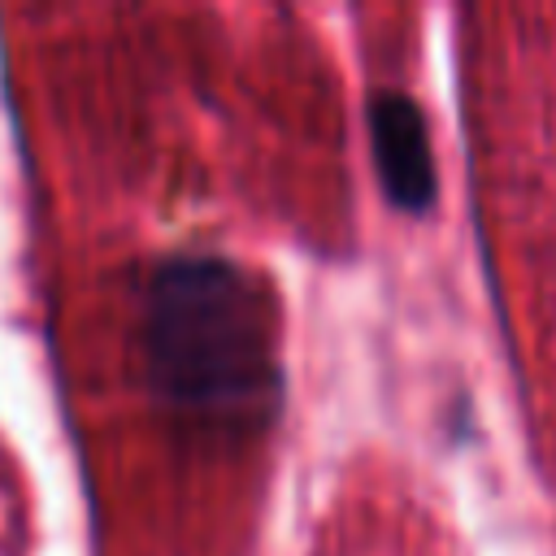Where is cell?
<instances>
[{"instance_id":"obj_1","label":"cell","mask_w":556,"mask_h":556,"mask_svg":"<svg viewBox=\"0 0 556 556\" xmlns=\"http://www.w3.org/2000/svg\"><path fill=\"white\" fill-rule=\"evenodd\" d=\"M139 361L152 404L195 434L248 439L282 408L278 304L243 261L178 248L139 291Z\"/></svg>"},{"instance_id":"obj_2","label":"cell","mask_w":556,"mask_h":556,"mask_svg":"<svg viewBox=\"0 0 556 556\" xmlns=\"http://www.w3.org/2000/svg\"><path fill=\"white\" fill-rule=\"evenodd\" d=\"M365 122L387 200L400 213H426L439 195V178H434V152L421 104L408 91L378 87L365 104Z\"/></svg>"}]
</instances>
